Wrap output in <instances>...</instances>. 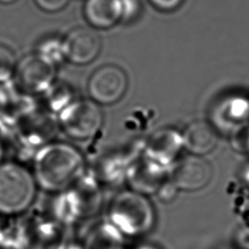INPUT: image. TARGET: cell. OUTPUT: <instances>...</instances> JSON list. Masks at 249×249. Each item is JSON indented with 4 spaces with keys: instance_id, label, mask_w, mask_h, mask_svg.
<instances>
[{
    "instance_id": "6da1fadb",
    "label": "cell",
    "mask_w": 249,
    "mask_h": 249,
    "mask_svg": "<svg viewBox=\"0 0 249 249\" xmlns=\"http://www.w3.org/2000/svg\"><path fill=\"white\" fill-rule=\"evenodd\" d=\"M82 156L74 147L53 142L45 144L33 159L32 173L39 188L47 192H60L80 175Z\"/></svg>"
},
{
    "instance_id": "7a4b0ae2",
    "label": "cell",
    "mask_w": 249,
    "mask_h": 249,
    "mask_svg": "<svg viewBox=\"0 0 249 249\" xmlns=\"http://www.w3.org/2000/svg\"><path fill=\"white\" fill-rule=\"evenodd\" d=\"M38 185L23 163L17 160L0 163V216H18L32 205Z\"/></svg>"
},
{
    "instance_id": "3957f363",
    "label": "cell",
    "mask_w": 249,
    "mask_h": 249,
    "mask_svg": "<svg viewBox=\"0 0 249 249\" xmlns=\"http://www.w3.org/2000/svg\"><path fill=\"white\" fill-rule=\"evenodd\" d=\"M111 218L124 233L135 236L150 230L153 224L152 207L141 196L124 193L112 206Z\"/></svg>"
},
{
    "instance_id": "277c9868",
    "label": "cell",
    "mask_w": 249,
    "mask_h": 249,
    "mask_svg": "<svg viewBox=\"0 0 249 249\" xmlns=\"http://www.w3.org/2000/svg\"><path fill=\"white\" fill-rule=\"evenodd\" d=\"M54 78L55 65L32 53L18 59L13 81L18 90L36 95L49 89Z\"/></svg>"
},
{
    "instance_id": "5b68a950",
    "label": "cell",
    "mask_w": 249,
    "mask_h": 249,
    "mask_svg": "<svg viewBox=\"0 0 249 249\" xmlns=\"http://www.w3.org/2000/svg\"><path fill=\"white\" fill-rule=\"evenodd\" d=\"M59 124L70 137L86 139L100 128L102 115L93 102L79 100L67 104L59 112Z\"/></svg>"
},
{
    "instance_id": "8992f818",
    "label": "cell",
    "mask_w": 249,
    "mask_h": 249,
    "mask_svg": "<svg viewBox=\"0 0 249 249\" xmlns=\"http://www.w3.org/2000/svg\"><path fill=\"white\" fill-rule=\"evenodd\" d=\"M125 72L114 64H106L93 71L88 82L90 98L99 104L109 105L120 100L127 89Z\"/></svg>"
},
{
    "instance_id": "52a82bcc",
    "label": "cell",
    "mask_w": 249,
    "mask_h": 249,
    "mask_svg": "<svg viewBox=\"0 0 249 249\" xmlns=\"http://www.w3.org/2000/svg\"><path fill=\"white\" fill-rule=\"evenodd\" d=\"M63 42L65 58L79 65L94 60L101 50L99 35L89 27L72 29L63 39Z\"/></svg>"
},
{
    "instance_id": "ba28073f",
    "label": "cell",
    "mask_w": 249,
    "mask_h": 249,
    "mask_svg": "<svg viewBox=\"0 0 249 249\" xmlns=\"http://www.w3.org/2000/svg\"><path fill=\"white\" fill-rule=\"evenodd\" d=\"M212 176L209 163L198 156L183 160L173 172V184L184 191H196L208 184Z\"/></svg>"
},
{
    "instance_id": "9c48e42d",
    "label": "cell",
    "mask_w": 249,
    "mask_h": 249,
    "mask_svg": "<svg viewBox=\"0 0 249 249\" xmlns=\"http://www.w3.org/2000/svg\"><path fill=\"white\" fill-rule=\"evenodd\" d=\"M182 143L190 153L199 157L213 150L217 143V134L208 123L196 121L185 129Z\"/></svg>"
},
{
    "instance_id": "30bf717a",
    "label": "cell",
    "mask_w": 249,
    "mask_h": 249,
    "mask_svg": "<svg viewBox=\"0 0 249 249\" xmlns=\"http://www.w3.org/2000/svg\"><path fill=\"white\" fill-rule=\"evenodd\" d=\"M84 14L90 25L105 29L121 20L119 0H87Z\"/></svg>"
},
{
    "instance_id": "8fae6325",
    "label": "cell",
    "mask_w": 249,
    "mask_h": 249,
    "mask_svg": "<svg viewBox=\"0 0 249 249\" xmlns=\"http://www.w3.org/2000/svg\"><path fill=\"white\" fill-rule=\"evenodd\" d=\"M34 53L50 63L56 65L65 58L63 39L56 36H48L43 38L36 45Z\"/></svg>"
},
{
    "instance_id": "7c38bea8",
    "label": "cell",
    "mask_w": 249,
    "mask_h": 249,
    "mask_svg": "<svg viewBox=\"0 0 249 249\" xmlns=\"http://www.w3.org/2000/svg\"><path fill=\"white\" fill-rule=\"evenodd\" d=\"M18 58L14 50L0 43V82H8L14 80L16 68Z\"/></svg>"
},
{
    "instance_id": "4fadbf2b",
    "label": "cell",
    "mask_w": 249,
    "mask_h": 249,
    "mask_svg": "<svg viewBox=\"0 0 249 249\" xmlns=\"http://www.w3.org/2000/svg\"><path fill=\"white\" fill-rule=\"evenodd\" d=\"M84 249H123V243L114 233L97 232L88 239Z\"/></svg>"
},
{
    "instance_id": "5bb4252c",
    "label": "cell",
    "mask_w": 249,
    "mask_h": 249,
    "mask_svg": "<svg viewBox=\"0 0 249 249\" xmlns=\"http://www.w3.org/2000/svg\"><path fill=\"white\" fill-rule=\"evenodd\" d=\"M18 89L14 81L0 82V114L10 110L12 102Z\"/></svg>"
},
{
    "instance_id": "9a60e30c",
    "label": "cell",
    "mask_w": 249,
    "mask_h": 249,
    "mask_svg": "<svg viewBox=\"0 0 249 249\" xmlns=\"http://www.w3.org/2000/svg\"><path fill=\"white\" fill-rule=\"evenodd\" d=\"M121 19L131 21L135 19L141 12L140 0H119Z\"/></svg>"
},
{
    "instance_id": "2e32d148",
    "label": "cell",
    "mask_w": 249,
    "mask_h": 249,
    "mask_svg": "<svg viewBox=\"0 0 249 249\" xmlns=\"http://www.w3.org/2000/svg\"><path fill=\"white\" fill-rule=\"evenodd\" d=\"M35 5L47 13H56L66 7L69 0H33Z\"/></svg>"
},
{
    "instance_id": "e0dca14e",
    "label": "cell",
    "mask_w": 249,
    "mask_h": 249,
    "mask_svg": "<svg viewBox=\"0 0 249 249\" xmlns=\"http://www.w3.org/2000/svg\"><path fill=\"white\" fill-rule=\"evenodd\" d=\"M150 3L161 12H172L179 8L184 0H149Z\"/></svg>"
},
{
    "instance_id": "ac0fdd59",
    "label": "cell",
    "mask_w": 249,
    "mask_h": 249,
    "mask_svg": "<svg viewBox=\"0 0 249 249\" xmlns=\"http://www.w3.org/2000/svg\"><path fill=\"white\" fill-rule=\"evenodd\" d=\"M244 149L249 153V128L244 134Z\"/></svg>"
},
{
    "instance_id": "d6986e66",
    "label": "cell",
    "mask_w": 249,
    "mask_h": 249,
    "mask_svg": "<svg viewBox=\"0 0 249 249\" xmlns=\"http://www.w3.org/2000/svg\"><path fill=\"white\" fill-rule=\"evenodd\" d=\"M5 229H6V226L3 224L2 220H1V216H0V242H1L2 239H3L4 233H5Z\"/></svg>"
},
{
    "instance_id": "ffe728a7",
    "label": "cell",
    "mask_w": 249,
    "mask_h": 249,
    "mask_svg": "<svg viewBox=\"0 0 249 249\" xmlns=\"http://www.w3.org/2000/svg\"><path fill=\"white\" fill-rule=\"evenodd\" d=\"M18 0H0V4H3V5H10V4H13L15 2H17Z\"/></svg>"
},
{
    "instance_id": "44dd1931",
    "label": "cell",
    "mask_w": 249,
    "mask_h": 249,
    "mask_svg": "<svg viewBox=\"0 0 249 249\" xmlns=\"http://www.w3.org/2000/svg\"><path fill=\"white\" fill-rule=\"evenodd\" d=\"M3 154H4V150H3V143H2V140L0 139V163L2 162V160H3Z\"/></svg>"
},
{
    "instance_id": "7402d4cb",
    "label": "cell",
    "mask_w": 249,
    "mask_h": 249,
    "mask_svg": "<svg viewBox=\"0 0 249 249\" xmlns=\"http://www.w3.org/2000/svg\"><path fill=\"white\" fill-rule=\"evenodd\" d=\"M62 249H82V248H78L76 246H64Z\"/></svg>"
},
{
    "instance_id": "603a6c76",
    "label": "cell",
    "mask_w": 249,
    "mask_h": 249,
    "mask_svg": "<svg viewBox=\"0 0 249 249\" xmlns=\"http://www.w3.org/2000/svg\"><path fill=\"white\" fill-rule=\"evenodd\" d=\"M137 249H157V248L152 247V246H142V247H139Z\"/></svg>"
}]
</instances>
